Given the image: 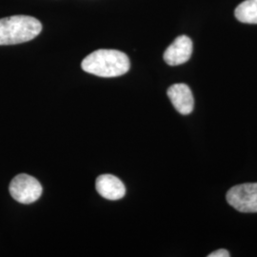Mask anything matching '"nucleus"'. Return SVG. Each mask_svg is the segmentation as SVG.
Instances as JSON below:
<instances>
[{
  "instance_id": "nucleus-2",
  "label": "nucleus",
  "mask_w": 257,
  "mask_h": 257,
  "mask_svg": "<svg viewBox=\"0 0 257 257\" xmlns=\"http://www.w3.org/2000/svg\"><path fill=\"white\" fill-rule=\"evenodd\" d=\"M42 24L28 16L0 19V45H15L33 40L41 33Z\"/></svg>"
},
{
  "instance_id": "nucleus-3",
  "label": "nucleus",
  "mask_w": 257,
  "mask_h": 257,
  "mask_svg": "<svg viewBox=\"0 0 257 257\" xmlns=\"http://www.w3.org/2000/svg\"><path fill=\"white\" fill-rule=\"evenodd\" d=\"M12 197L21 204L36 202L42 194V186L37 178L21 174L17 175L10 184Z\"/></svg>"
},
{
  "instance_id": "nucleus-7",
  "label": "nucleus",
  "mask_w": 257,
  "mask_h": 257,
  "mask_svg": "<svg viewBox=\"0 0 257 257\" xmlns=\"http://www.w3.org/2000/svg\"><path fill=\"white\" fill-rule=\"evenodd\" d=\"M97 193L108 200H118L124 197L126 188L118 177L111 175H102L95 181Z\"/></svg>"
},
{
  "instance_id": "nucleus-4",
  "label": "nucleus",
  "mask_w": 257,
  "mask_h": 257,
  "mask_svg": "<svg viewBox=\"0 0 257 257\" xmlns=\"http://www.w3.org/2000/svg\"><path fill=\"white\" fill-rule=\"evenodd\" d=\"M232 208L241 212H257V183L241 184L232 187L226 195Z\"/></svg>"
},
{
  "instance_id": "nucleus-9",
  "label": "nucleus",
  "mask_w": 257,
  "mask_h": 257,
  "mask_svg": "<svg viewBox=\"0 0 257 257\" xmlns=\"http://www.w3.org/2000/svg\"><path fill=\"white\" fill-rule=\"evenodd\" d=\"M230 256V253L227 249H224V248H220V249H217L215 251H212L211 253H210L208 257H229Z\"/></svg>"
},
{
  "instance_id": "nucleus-1",
  "label": "nucleus",
  "mask_w": 257,
  "mask_h": 257,
  "mask_svg": "<svg viewBox=\"0 0 257 257\" xmlns=\"http://www.w3.org/2000/svg\"><path fill=\"white\" fill-rule=\"evenodd\" d=\"M128 55L117 50L101 49L93 52L83 59V71L100 77H116L128 73Z\"/></svg>"
},
{
  "instance_id": "nucleus-8",
  "label": "nucleus",
  "mask_w": 257,
  "mask_h": 257,
  "mask_svg": "<svg viewBox=\"0 0 257 257\" xmlns=\"http://www.w3.org/2000/svg\"><path fill=\"white\" fill-rule=\"evenodd\" d=\"M234 15L242 23L257 24V0H245L237 6Z\"/></svg>"
},
{
  "instance_id": "nucleus-6",
  "label": "nucleus",
  "mask_w": 257,
  "mask_h": 257,
  "mask_svg": "<svg viewBox=\"0 0 257 257\" xmlns=\"http://www.w3.org/2000/svg\"><path fill=\"white\" fill-rule=\"evenodd\" d=\"M168 96L173 103L176 110L183 114L188 115L193 110L194 99L193 92L186 84H175L168 89Z\"/></svg>"
},
{
  "instance_id": "nucleus-5",
  "label": "nucleus",
  "mask_w": 257,
  "mask_h": 257,
  "mask_svg": "<svg viewBox=\"0 0 257 257\" xmlns=\"http://www.w3.org/2000/svg\"><path fill=\"white\" fill-rule=\"evenodd\" d=\"M193 54V41L187 36H180L168 47L164 53V60L170 66L186 63Z\"/></svg>"
}]
</instances>
